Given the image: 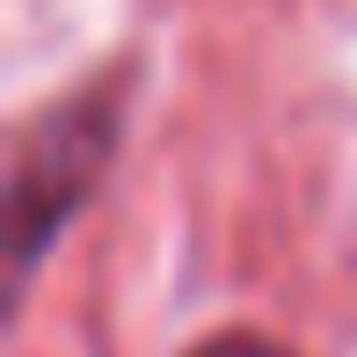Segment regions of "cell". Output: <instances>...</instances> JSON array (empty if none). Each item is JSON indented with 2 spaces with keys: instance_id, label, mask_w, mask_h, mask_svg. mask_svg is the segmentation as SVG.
<instances>
[{
  "instance_id": "obj_1",
  "label": "cell",
  "mask_w": 357,
  "mask_h": 357,
  "mask_svg": "<svg viewBox=\"0 0 357 357\" xmlns=\"http://www.w3.org/2000/svg\"><path fill=\"white\" fill-rule=\"evenodd\" d=\"M124 102H132V66H102L73 95H52L15 124V160H8V270L15 284L44 263L95 183L109 175L124 146Z\"/></svg>"
},
{
  "instance_id": "obj_2",
  "label": "cell",
  "mask_w": 357,
  "mask_h": 357,
  "mask_svg": "<svg viewBox=\"0 0 357 357\" xmlns=\"http://www.w3.org/2000/svg\"><path fill=\"white\" fill-rule=\"evenodd\" d=\"M183 357H291V350L270 343V335H255V328H219V335H204V343H190Z\"/></svg>"
}]
</instances>
